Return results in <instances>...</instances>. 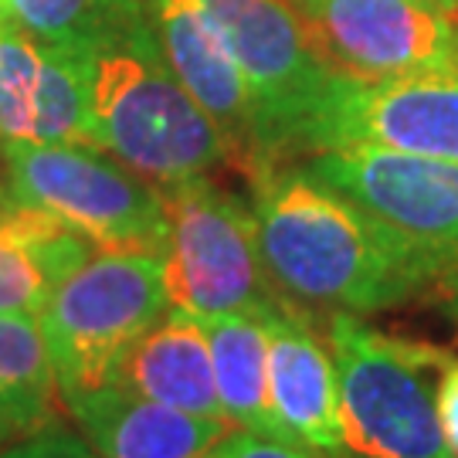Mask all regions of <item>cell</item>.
<instances>
[{
    "mask_svg": "<svg viewBox=\"0 0 458 458\" xmlns=\"http://www.w3.org/2000/svg\"><path fill=\"white\" fill-rule=\"evenodd\" d=\"M265 272L278 295L312 312L401 310L435 295L458 255L428 248L302 164H272L251 177Z\"/></svg>",
    "mask_w": 458,
    "mask_h": 458,
    "instance_id": "6da1fadb",
    "label": "cell"
},
{
    "mask_svg": "<svg viewBox=\"0 0 458 458\" xmlns=\"http://www.w3.org/2000/svg\"><path fill=\"white\" fill-rule=\"evenodd\" d=\"M92 143L157 187L211 177L228 164L214 119L174 75L143 0L85 58Z\"/></svg>",
    "mask_w": 458,
    "mask_h": 458,
    "instance_id": "7a4b0ae2",
    "label": "cell"
},
{
    "mask_svg": "<svg viewBox=\"0 0 458 458\" xmlns=\"http://www.w3.org/2000/svg\"><path fill=\"white\" fill-rule=\"evenodd\" d=\"M323 344L336 370L350 455L452 458L435 408L448 350L394 336L353 312H327Z\"/></svg>",
    "mask_w": 458,
    "mask_h": 458,
    "instance_id": "3957f363",
    "label": "cell"
},
{
    "mask_svg": "<svg viewBox=\"0 0 458 458\" xmlns=\"http://www.w3.org/2000/svg\"><path fill=\"white\" fill-rule=\"evenodd\" d=\"M4 187L14 204L79 231L96 251L166 255V197L106 149L75 143H0Z\"/></svg>",
    "mask_w": 458,
    "mask_h": 458,
    "instance_id": "277c9868",
    "label": "cell"
},
{
    "mask_svg": "<svg viewBox=\"0 0 458 458\" xmlns=\"http://www.w3.org/2000/svg\"><path fill=\"white\" fill-rule=\"evenodd\" d=\"M166 310L164 255L96 251L85 259L38 316L62 397L115 384L130 350Z\"/></svg>",
    "mask_w": 458,
    "mask_h": 458,
    "instance_id": "5b68a950",
    "label": "cell"
},
{
    "mask_svg": "<svg viewBox=\"0 0 458 458\" xmlns=\"http://www.w3.org/2000/svg\"><path fill=\"white\" fill-rule=\"evenodd\" d=\"M166 197V293L170 306L197 319L228 312H265L276 293L259 248L255 208L211 177L164 187Z\"/></svg>",
    "mask_w": 458,
    "mask_h": 458,
    "instance_id": "8992f818",
    "label": "cell"
},
{
    "mask_svg": "<svg viewBox=\"0 0 458 458\" xmlns=\"http://www.w3.org/2000/svg\"><path fill=\"white\" fill-rule=\"evenodd\" d=\"M316 51L357 82L458 79V7L431 0H293Z\"/></svg>",
    "mask_w": 458,
    "mask_h": 458,
    "instance_id": "52a82bcc",
    "label": "cell"
},
{
    "mask_svg": "<svg viewBox=\"0 0 458 458\" xmlns=\"http://www.w3.org/2000/svg\"><path fill=\"white\" fill-rule=\"evenodd\" d=\"M259 98L282 160L323 102L336 72L316 51L293 0H197Z\"/></svg>",
    "mask_w": 458,
    "mask_h": 458,
    "instance_id": "ba28073f",
    "label": "cell"
},
{
    "mask_svg": "<svg viewBox=\"0 0 458 458\" xmlns=\"http://www.w3.org/2000/svg\"><path fill=\"white\" fill-rule=\"evenodd\" d=\"M380 147L458 164V79L357 82L336 75L299 136V153Z\"/></svg>",
    "mask_w": 458,
    "mask_h": 458,
    "instance_id": "9c48e42d",
    "label": "cell"
},
{
    "mask_svg": "<svg viewBox=\"0 0 458 458\" xmlns=\"http://www.w3.org/2000/svg\"><path fill=\"white\" fill-rule=\"evenodd\" d=\"M157 41L174 75L194 102L214 119L228 147V166L248 181L272 164H282L259 98L231 58L225 38L217 34L197 0H143Z\"/></svg>",
    "mask_w": 458,
    "mask_h": 458,
    "instance_id": "30bf717a",
    "label": "cell"
},
{
    "mask_svg": "<svg viewBox=\"0 0 458 458\" xmlns=\"http://www.w3.org/2000/svg\"><path fill=\"white\" fill-rule=\"evenodd\" d=\"M310 174L428 248L458 255V164L380 147L323 149Z\"/></svg>",
    "mask_w": 458,
    "mask_h": 458,
    "instance_id": "8fae6325",
    "label": "cell"
},
{
    "mask_svg": "<svg viewBox=\"0 0 458 458\" xmlns=\"http://www.w3.org/2000/svg\"><path fill=\"white\" fill-rule=\"evenodd\" d=\"M0 140L96 147L85 58L45 48L0 0ZM98 149V147H96Z\"/></svg>",
    "mask_w": 458,
    "mask_h": 458,
    "instance_id": "7c38bea8",
    "label": "cell"
},
{
    "mask_svg": "<svg viewBox=\"0 0 458 458\" xmlns=\"http://www.w3.org/2000/svg\"><path fill=\"white\" fill-rule=\"evenodd\" d=\"M268 401L285 438L327 458H350L336 370L310 310L282 299L265 312Z\"/></svg>",
    "mask_w": 458,
    "mask_h": 458,
    "instance_id": "4fadbf2b",
    "label": "cell"
},
{
    "mask_svg": "<svg viewBox=\"0 0 458 458\" xmlns=\"http://www.w3.org/2000/svg\"><path fill=\"white\" fill-rule=\"evenodd\" d=\"M62 404L98 458H214L217 442L231 431L221 421L140 397L123 384L65 394Z\"/></svg>",
    "mask_w": 458,
    "mask_h": 458,
    "instance_id": "5bb4252c",
    "label": "cell"
},
{
    "mask_svg": "<svg viewBox=\"0 0 458 458\" xmlns=\"http://www.w3.org/2000/svg\"><path fill=\"white\" fill-rule=\"evenodd\" d=\"M115 384L174 411L228 425L217 401L208 329L197 316L177 306H170L164 319L132 346Z\"/></svg>",
    "mask_w": 458,
    "mask_h": 458,
    "instance_id": "9a60e30c",
    "label": "cell"
},
{
    "mask_svg": "<svg viewBox=\"0 0 458 458\" xmlns=\"http://www.w3.org/2000/svg\"><path fill=\"white\" fill-rule=\"evenodd\" d=\"M96 245L48 214L0 200V316L38 319Z\"/></svg>",
    "mask_w": 458,
    "mask_h": 458,
    "instance_id": "2e32d148",
    "label": "cell"
},
{
    "mask_svg": "<svg viewBox=\"0 0 458 458\" xmlns=\"http://www.w3.org/2000/svg\"><path fill=\"white\" fill-rule=\"evenodd\" d=\"M268 312V310H265ZM265 312H228L200 319L208 329L217 401L231 428L265 438H285L268 401V333Z\"/></svg>",
    "mask_w": 458,
    "mask_h": 458,
    "instance_id": "e0dca14e",
    "label": "cell"
},
{
    "mask_svg": "<svg viewBox=\"0 0 458 458\" xmlns=\"http://www.w3.org/2000/svg\"><path fill=\"white\" fill-rule=\"evenodd\" d=\"M62 421V391L38 319L0 316V452Z\"/></svg>",
    "mask_w": 458,
    "mask_h": 458,
    "instance_id": "ac0fdd59",
    "label": "cell"
},
{
    "mask_svg": "<svg viewBox=\"0 0 458 458\" xmlns=\"http://www.w3.org/2000/svg\"><path fill=\"white\" fill-rule=\"evenodd\" d=\"M7 11L45 48L89 58L136 0H4Z\"/></svg>",
    "mask_w": 458,
    "mask_h": 458,
    "instance_id": "d6986e66",
    "label": "cell"
},
{
    "mask_svg": "<svg viewBox=\"0 0 458 458\" xmlns=\"http://www.w3.org/2000/svg\"><path fill=\"white\" fill-rule=\"evenodd\" d=\"M0 458H98L96 448L85 442L82 431H72L65 421H55L24 442L4 448Z\"/></svg>",
    "mask_w": 458,
    "mask_h": 458,
    "instance_id": "ffe728a7",
    "label": "cell"
},
{
    "mask_svg": "<svg viewBox=\"0 0 458 458\" xmlns=\"http://www.w3.org/2000/svg\"><path fill=\"white\" fill-rule=\"evenodd\" d=\"M214 458H312L310 448L295 442H282V438H265V435H251L242 428H231L228 435L217 442Z\"/></svg>",
    "mask_w": 458,
    "mask_h": 458,
    "instance_id": "44dd1931",
    "label": "cell"
},
{
    "mask_svg": "<svg viewBox=\"0 0 458 458\" xmlns=\"http://www.w3.org/2000/svg\"><path fill=\"white\" fill-rule=\"evenodd\" d=\"M435 408H438V425H442L445 448L458 458V357L448 353L438 370L435 384Z\"/></svg>",
    "mask_w": 458,
    "mask_h": 458,
    "instance_id": "7402d4cb",
    "label": "cell"
},
{
    "mask_svg": "<svg viewBox=\"0 0 458 458\" xmlns=\"http://www.w3.org/2000/svg\"><path fill=\"white\" fill-rule=\"evenodd\" d=\"M435 295H438V306H442V312L448 316V323H452L458 333V268H452V272L442 278V285L435 289Z\"/></svg>",
    "mask_w": 458,
    "mask_h": 458,
    "instance_id": "603a6c76",
    "label": "cell"
},
{
    "mask_svg": "<svg viewBox=\"0 0 458 458\" xmlns=\"http://www.w3.org/2000/svg\"><path fill=\"white\" fill-rule=\"evenodd\" d=\"M431 4H438V7H458V0H431Z\"/></svg>",
    "mask_w": 458,
    "mask_h": 458,
    "instance_id": "cb8c5ba5",
    "label": "cell"
},
{
    "mask_svg": "<svg viewBox=\"0 0 458 458\" xmlns=\"http://www.w3.org/2000/svg\"><path fill=\"white\" fill-rule=\"evenodd\" d=\"M0 143H4V140H0Z\"/></svg>",
    "mask_w": 458,
    "mask_h": 458,
    "instance_id": "d4e9b609",
    "label": "cell"
}]
</instances>
